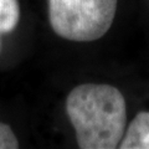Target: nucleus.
Returning <instances> with one entry per match:
<instances>
[{
    "label": "nucleus",
    "instance_id": "20e7f679",
    "mask_svg": "<svg viewBox=\"0 0 149 149\" xmlns=\"http://www.w3.org/2000/svg\"><path fill=\"white\" fill-rule=\"evenodd\" d=\"M20 20V6L17 0H0V32L9 34Z\"/></svg>",
    "mask_w": 149,
    "mask_h": 149
},
{
    "label": "nucleus",
    "instance_id": "7ed1b4c3",
    "mask_svg": "<svg viewBox=\"0 0 149 149\" xmlns=\"http://www.w3.org/2000/svg\"><path fill=\"white\" fill-rule=\"evenodd\" d=\"M120 149H149V111H143L133 118L123 136Z\"/></svg>",
    "mask_w": 149,
    "mask_h": 149
},
{
    "label": "nucleus",
    "instance_id": "39448f33",
    "mask_svg": "<svg viewBox=\"0 0 149 149\" xmlns=\"http://www.w3.org/2000/svg\"><path fill=\"white\" fill-rule=\"evenodd\" d=\"M19 141L10 125L0 122V149H16Z\"/></svg>",
    "mask_w": 149,
    "mask_h": 149
},
{
    "label": "nucleus",
    "instance_id": "f03ea898",
    "mask_svg": "<svg viewBox=\"0 0 149 149\" xmlns=\"http://www.w3.org/2000/svg\"><path fill=\"white\" fill-rule=\"evenodd\" d=\"M55 34L74 42L104 36L113 24L118 0H47Z\"/></svg>",
    "mask_w": 149,
    "mask_h": 149
},
{
    "label": "nucleus",
    "instance_id": "f257e3e1",
    "mask_svg": "<svg viewBox=\"0 0 149 149\" xmlns=\"http://www.w3.org/2000/svg\"><path fill=\"white\" fill-rule=\"evenodd\" d=\"M66 113L81 149L117 148L124 136L127 104L114 86L78 85L66 98Z\"/></svg>",
    "mask_w": 149,
    "mask_h": 149
},
{
    "label": "nucleus",
    "instance_id": "423d86ee",
    "mask_svg": "<svg viewBox=\"0 0 149 149\" xmlns=\"http://www.w3.org/2000/svg\"><path fill=\"white\" fill-rule=\"evenodd\" d=\"M0 34H1V32H0ZM0 47H1V40H0Z\"/></svg>",
    "mask_w": 149,
    "mask_h": 149
}]
</instances>
